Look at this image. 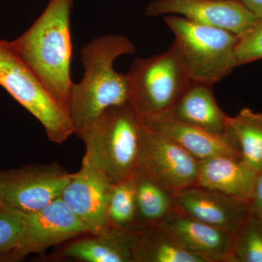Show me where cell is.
<instances>
[{"label":"cell","mask_w":262,"mask_h":262,"mask_svg":"<svg viewBox=\"0 0 262 262\" xmlns=\"http://www.w3.org/2000/svg\"><path fill=\"white\" fill-rule=\"evenodd\" d=\"M136 51L128 37L117 34L95 38L80 50L84 75L73 84L68 113L75 134L81 139L105 112L130 102L128 76L115 70L114 63Z\"/></svg>","instance_id":"obj_1"},{"label":"cell","mask_w":262,"mask_h":262,"mask_svg":"<svg viewBox=\"0 0 262 262\" xmlns=\"http://www.w3.org/2000/svg\"><path fill=\"white\" fill-rule=\"evenodd\" d=\"M73 3L74 0H50L32 27L10 42L15 53L67 113L74 84L70 20Z\"/></svg>","instance_id":"obj_2"},{"label":"cell","mask_w":262,"mask_h":262,"mask_svg":"<svg viewBox=\"0 0 262 262\" xmlns=\"http://www.w3.org/2000/svg\"><path fill=\"white\" fill-rule=\"evenodd\" d=\"M142 126L130 102L110 108L82 136V163L97 169L113 184L132 177L139 165Z\"/></svg>","instance_id":"obj_3"},{"label":"cell","mask_w":262,"mask_h":262,"mask_svg":"<svg viewBox=\"0 0 262 262\" xmlns=\"http://www.w3.org/2000/svg\"><path fill=\"white\" fill-rule=\"evenodd\" d=\"M175 37L192 82L214 84L237 67L239 36L224 29L203 25L179 15L165 17Z\"/></svg>","instance_id":"obj_4"},{"label":"cell","mask_w":262,"mask_h":262,"mask_svg":"<svg viewBox=\"0 0 262 262\" xmlns=\"http://www.w3.org/2000/svg\"><path fill=\"white\" fill-rule=\"evenodd\" d=\"M127 75L130 102L140 117L168 113L192 82L174 42L161 54L136 58Z\"/></svg>","instance_id":"obj_5"},{"label":"cell","mask_w":262,"mask_h":262,"mask_svg":"<svg viewBox=\"0 0 262 262\" xmlns=\"http://www.w3.org/2000/svg\"><path fill=\"white\" fill-rule=\"evenodd\" d=\"M0 86L42 124L52 142L62 144L75 134L68 113L4 39H0Z\"/></svg>","instance_id":"obj_6"},{"label":"cell","mask_w":262,"mask_h":262,"mask_svg":"<svg viewBox=\"0 0 262 262\" xmlns=\"http://www.w3.org/2000/svg\"><path fill=\"white\" fill-rule=\"evenodd\" d=\"M72 177L57 163L0 170L2 208L35 213L60 198Z\"/></svg>","instance_id":"obj_7"},{"label":"cell","mask_w":262,"mask_h":262,"mask_svg":"<svg viewBox=\"0 0 262 262\" xmlns=\"http://www.w3.org/2000/svg\"><path fill=\"white\" fill-rule=\"evenodd\" d=\"M138 169L175 194L196 184L199 160L171 139L143 125Z\"/></svg>","instance_id":"obj_8"},{"label":"cell","mask_w":262,"mask_h":262,"mask_svg":"<svg viewBox=\"0 0 262 262\" xmlns=\"http://www.w3.org/2000/svg\"><path fill=\"white\" fill-rule=\"evenodd\" d=\"M86 234H90L89 230L60 196L42 209L24 214L20 242L8 260L18 261L31 253H44L52 246Z\"/></svg>","instance_id":"obj_9"},{"label":"cell","mask_w":262,"mask_h":262,"mask_svg":"<svg viewBox=\"0 0 262 262\" xmlns=\"http://www.w3.org/2000/svg\"><path fill=\"white\" fill-rule=\"evenodd\" d=\"M149 17L170 14L241 36L257 20L238 0H153L145 10Z\"/></svg>","instance_id":"obj_10"},{"label":"cell","mask_w":262,"mask_h":262,"mask_svg":"<svg viewBox=\"0 0 262 262\" xmlns=\"http://www.w3.org/2000/svg\"><path fill=\"white\" fill-rule=\"evenodd\" d=\"M113 184L101 171L82 163L72 173L61 198L70 207L90 234L106 233L110 229L106 208Z\"/></svg>","instance_id":"obj_11"},{"label":"cell","mask_w":262,"mask_h":262,"mask_svg":"<svg viewBox=\"0 0 262 262\" xmlns=\"http://www.w3.org/2000/svg\"><path fill=\"white\" fill-rule=\"evenodd\" d=\"M174 199L184 214L233 236L249 215L245 202L198 184L176 193Z\"/></svg>","instance_id":"obj_12"},{"label":"cell","mask_w":262,"mask_h":262,"mask_svg":"<svg viewBox=\"0 0 262 262\" xmlns=\"http://www.w3.org/2000/svg\"><path fill=\"white\" fill-rule=\"evenodd\" d=\"M161 227L186 251L206 262H234L233 235L179 211Z\"/></svg>","instance_id":"obj_13"},{"label":"cell","mask_w":262,"mask_h":262,"mask_svg":"<svg viewBox=\"0 0 262 262\" xmlns=\"http://www.w3.org/2000/svg\"><path fill=\"white\" fill-rule=\"evenodd\" d=\"M141 120L144 126L171 139L199 161L216 156L241 158L237 146L227 136L209 134L179 121L168 113Z\"/></svg>","instance_id":"obj_14"},{"label":"cell","mask_w":262,"mask_h":262,"mask_svg":"<svg viewBox=\"0 0 262 262\" xmlns=\"http://www.w3.org/2000/svg\"><path fill=\"white\" fill-rule=\"evenodd\" d=\"M256 176L241 158L216 156L199 161L196 184L247 203Z\"/></svg>","instance_id":"obj_15"},{"label":"cell","mask_w":262,"mask_h":262,"mask_svg":"<svg viewBox=\"0 0 262 262\" xmlns=\"http://www.w3.org/2000/svg\"><path fill=\"white\" fill-rule=\"evenodd\" d=\"M168 113L179 121L209 134L225 135L229 116L219 106L213 84L192 82Z\"/></svg>","instance_id":"obj_16"},{"label":"cell","mask_w":262,"mask_h":262,"mask_svg":"<svg viewBox=\"0 0 262 262\" xmlns=\"http://www.w3.org/2000/svg\"><path fill=\"white\" fill-rule=\"evenodd\" d=\"M59 255L85 262H132L130 230L111 228L106 233L75 239Z\"/></svg>","instance_id":"obj_17"},{"label":"cell","mask_w":262,"mask_h":262,"mask_svg":"<svg viewBox=\"0 0 262 262\" xmlns=\"http://www.w3.org/2000/svg\"><path fill=\"white\" fill-rule=\"evenodd\" d=\"M134 177L136 211L132 229L161 226L170 215L179 211L174 194L166 187L139 169Z\"/></svg>","instance_id":"obj_18"},{"label":"cell","mask_w":262,"mask_h":262,"mask_svg":"<svg viewBox=\"0 0 262 262\" xmlns=\"http://www.w3.org/2000/svg\"><path fill=\"white\" fill-rule=\"evenodd\" d=\"M129 230L132 262H206L181 247L161 226Z\"/></svg>","instance_id":"obj_19"},{"label":"cell","mask_w":262,"mask_h":262,"mask_svg":"<svg viewBox=\"0 0 262 262\" xmlns=\"http://www.w3.org/2000/svg\"><path fill=\"white\" fill-rule=\"evenodd\" d=\"M225 135L235 144L241 158L256 172L262 169V113L244 108L228 117Z\"/></svg>","instance_id":"obj_20"},{"label":"cell","mask_w":262,"mask_h":262,"mask_svg":"<svg viewBox=\"0 0 262 262\" xmlns=\"http://www.w3.org/2000/svg\"><path fill=\"white\" fill-rule=\"evenodd\" d=\"M136 181L134 175L113 184L106 216L112 228L130 229L135 223Z\"/></svg>","instance_id":"obj_21"},{"label":"cell","mask_w":262,"mask_h":262,"mask_svg":"<svg viewBox=\"0 0 262 262\" xmlns=\"http://www.w3.org/2000/svg\"><path fill=\"white\" fill-rule=\"evenodd\" d=\"M234 262H262V222L248 215L233 236Z\"/></svg>","instance_id":"obj_22"},{"label":"cell","mask_w":262,"mask_h":262,"mask_svg":"<svg viewBox=\"0 0 262 262\" xmlns=\"http://www.w3.org/2000/svg\"><path fill=\"white\" fill-rule=\"evenodd\" d=\"M24 223V213L6 208L0 210V259H8V255L18 247Z\"/></svg>","instance_id":"obj_23"},{"label":"cell","mask_w":262,"mask_h":262,"mask_svg":"<svg viewBox=\"0 0 262 262\" xmlns=\"http://www.w3.org/2000/svg\"><path fill=\"white\" fill-rule=\"evenodd\" d=\"M235 56L237 67L262 59V18L239 36Z\"/></svg>","instance_id":"obj_24"},{"label":"cell","mask_w":262,"mask_h":262,"mask_svg":"<svg viewBox=\"0 0 262 262\" xmlns=\"http://www.w3.org/2000/svg\"><path fill=\"white\" fill-rule=\"evenodd\" d=\"M246 205L248 213L262 222V169L257 173Z\"/></svg>","instance_id":"obj_25"},{"label":"cell","mask_w":262,"mask_h":262,"mask_svg":"<svg viewBox=\"0 0 262 262\" xmlns=\"http://www.w3.org/2000/svg\"><path fill=\"white\" fill-rule=\"evenodd\" d=\"M258 18H262V0H238Z\"/></svg>","instance_id":"obj_26"},{"label":"cell","mask_w":262,"mask_h":262,"mask_svg":"<svg viewBox=\"0 0 262 262\" xmlns=\"http://www.w3.org/2000/svg\"><path fill=\"white\" fill-rule=\"evenodd\" d=\"M2 209V207H1V203H0V210Z\"/></svg>","instance_id":"obj_27"}]
</instances>
